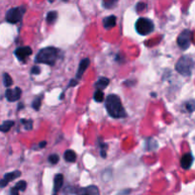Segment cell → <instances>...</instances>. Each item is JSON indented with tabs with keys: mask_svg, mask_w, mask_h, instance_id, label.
<instances>
[{
	"mask_svg": "<svg viewBox=\"0 0 195 195\" xmlns=\"http://www.w3.org/2000/svg\"><path fill=\"white\" fill-rule=\"evenodd\" d=\"M105 107L109 115L114 119L127 117V112L122 105L121 99L116 94H109L105 99Z\"/></svg>",
	"mask_w": 195,
	"mask_h": 195,
	"instance_id": "obj_1",
	"label": "cell"
},
{
	"mask_svg": "<svg viewBox=\"0 0 195 195\" xmlns=\"http://www.w3.org/2000/svg\"><path fill=\"white\" fill-rule=\"evenodd\" d=\"M59 51L54 47H46L41 49L35 56V63L45 64L49 66H54L58 59Z\"/></svg>",
	"mask_w": 195,
	"mask_h": 195,
	"instance_id": "obj_2",
	"label": "cell"
},
{
	"mask_svg": "<svg viewBox=\"0 0 195 195\" xmlns=\"http://www.w3.org/2000/svg\"><path fill=\"white\" fill-rule=\"evenodd\" d=\"M193 68L194 61L190 55H183L178 59L176 65H175V70H176L177 73L186 77L191 75Z\"/></svg>",
	"mask_w": 195,
	"mask_h": 195,
	"instance_id": "obj_3",
	"label": "cell"
},
{
	"mask_svg": "<svg viewBox=\"0 0 195 195\" xmlns=\"http://www.w3.org/2000/svg\"><path fill=\"white\" fill-rule=\"evenodd\" d=\"M135 31L140 35H148L154 31V24L151 19L140 17L135 22Z\"/></svg>",
	"mask_w": 195,
	"mask_h": 195,
	"instance_id": "obj_4",
	"label": "cell"
},
{
	"mask_svg": "<svg viewBox=\"0 0 195 195\" xmlns=\"http://www.w3.org/2000/svg\"><path fill=\"white\" fill-rule=\"evenodd\" d=\"M25 12H26L25 6L10 9L7 12V14H6V21L11 24H17L19 22H22Z\"/></svg>",
	"mask_w": 195,
	"mask_h": 195,
	"instance_id": "obj_5",
	"label": "cell"
},
{
	"mask_svg": "<svg viewBox=\"0 0 195 195\" xmlns=\"http://www.w3.org/2000/svg\"><path fill=\"white\" fill-rule=\"evenodd\" d=\"M191 42H192V31L190 30H184L177 37V45L182 51L187 50Z\"/></svg>",
	"mask_w": 195,
	"mask_h": 195,
	"instance_id": "obj_6",
	"label": "cell"
},
{
	"mask_svg": "<svg viewBox=\"0 0 195 195\" xmlns=\"http://www.w3.org/2000/svg\"><path fill=\"white\" fill-rule=\"evenodd\" d=\"M32 54V50L31 47L24 46V47H18L14 51V55L17 58L18 61L20 62H24L29 56H31Z\"/></svg>",
	"mask_w": 195,
	"mask_h": 195,
	"instance_id": "obj_7",
	"label": "cell"
},
{
	"mask_svg": "<svg viewBox=\"0 0 195 195\" xmlns=\"http://www.w3.org/2000/svg\"><path fill=\"white\" fill-rule=\"evenodd\" d=\"M21 95H22V90L18 87L14 88V90L8 89L5 92V96L9 102L18 101V100L20 99Z\"/></svg>",
	"mask_w": 195,
	"mask_h": 195,
	"instance_id": "obj_8",
	"label": "cell"
},
{
	"mask_svg": "<svg viewBox=\"0 0 195 195\" xmlns=\"http://www.w3.org/2000/svg\"><path fill=\"white\" fill-rule=\"evenodd\" d=\"M20 175H21L20 170H14L12 172H9V173H6L4 175V178L0 180V188L5 187L10 183V182L14 181V180L16 179V178L20 177Z\"/></svg>",
	"mask_w": 195,
	"mask_h": 195,
	"instance_id": "obj_9",
	"label": "cell"
},
{
	"mask_svg": "<svg viewBox=\"0 0 195 195\" xmlns=\"http://www.w3.org/2000/svg\"><path fill=\"white\" fill-rule=\"evenodd\" d=\"M74 193L76 195H100L98 187L94 186V185L86 187L78 188V190L74 191Z\"/></svg>",
	"mask_w": 195,
	"mask_h": 195,
	"instance_id": "obj_10",
	"label": "cell"
},
{
	"mask_svg": "<svg viewBox=\"0 0 195 195\" xmlns=\"http://www.w3.org/2000/svg\"><path fill=\"white\" fill-rule=\"evenodd\" d=\"M90 64V61L89 58H84V59H82L80 61L79 63V66H78V70H77V73H76V80H79L82 78L84 73L87 70V69L89 68Z\"/></svg>",
	"mask_w": 195,
	"mask_h": 195,
	"instance_id": "obj_11",
	"label": "cell"
},
{
	"mask_svg": "<svg viewBox=\"0 0 195 195\" xmlns=\"http://www.w3.org/2000/svg\"><path fill=\"white\" fill-rule=\"evenodd\" d=\"M193 155L190 152H187L185 155H183V157L181 158V167L184 170H190V167L193 164Z\"/></svg>",
	"mask_w": 195,
	"mask_h": 195,
	"instance_id": "obj_12",
	"label": "cell"
},
{
	"mask_svg": "<svg viewBox=\"0 0 195 195\" xmlns=\"http://www.w3.org/2000/svg\"><path fill=\"white\" fill-rule=\"evenodd\" d=\"M116 21L117 18L115 15H109L103 19V26L106 30H109V29L114 28L116 26Z\"/></svg>",
	"mask_w": 195,
	"mask_h": 195,
	"instance_id": "obj_13",
	"label": "cell"
},
{
	"mask_svg": "<svg viewBox=\"0 0 195 195\" xmlns=\"http://www.w3.org/2000/svg\"><path fill=\"white\" fill-rule=\"evenodd\" d=\"M63 183H64V176L63 174L61 173H57L55 174L54 176V181H53V190H54V193L58 192L61 187L63 186Z\"/></svg>",
	"mask_w": 195,
	"mask_h": 195,
	"instance_id": "obj_14",
	"label": "cell"
},
{
	"mask_svg": "<svg viewBox=\"0 0 195 195\" xmlns=\"http://www.w3.org/2000/svg\"><path fill=\"white\" fill-rule=\"evenodd\" d=\"M109 79L108 77H100L98 80L96 81V83H95V88H96V90H105L107 87L109 86Z\"/></svg>",
	"mask_w": 195,
	"mask_h": 195,
	"instance_id": "obj_15",
	"label": "cell"
},
{
	"mask_svg": "<svg viewBox=\"0 0 195 195\" xmlns=\"http://www.w3.org/2000/svg\"><path fill=\"white\" fill-rule=\"evenodd\" d=\"M77 155L75 153V151H73V149H68V151H65L64 153V159L65 161L69 162V163H73V162L76 161Z\"/></svg>",
	"mask_w": 195,
	"mask_h": 195,
	"instance_id": "obj_16",
	"label": "cell"
},
{
	"mask_svg": "<svg viewBox=\"0 0 195 195\" xmlns=\"http://www.w3.org/2000/svg\"><path fill=\"white\" fill-rule=\"evenodd\" d=\"M97 144L99 146L100 148V155L101 157L105 159L107 157V151H108V144H106L105 142H103L101 140V138H98V141H97Z\"/></svg>",
	"mask_w": 195,
	"mask_h": 195,
	"instance_id": "obj_17",
	"label": "cell"
},
{
	"mask_svg": "<svg viewBox=\"0 0 195 195\" xmlns=\"http://www.w3.org/2000/svg\"><path fill=\"white\" fill-rule=\"evenodd\" d=\"M57 17H58V14L56 11H51L49 12L47 14V16H46V21L48 22L49 24L53 25L55 23V21L57 20Z\"/></svg>",
	"mask_w": 195,
	"mask_h": 195,
	"instance_id": "obj_18",
	"label": "cell"
},
{
	"mask_svg": "<svg viewBox=\"0 0 195 195\" xmlns=\"http://www.w3.org/2000/svg\"><path fill=\"white\" fill-rule=\"evenodd\" d=\"M14 125V122L12 121V120L5 121L2 125H0V131L1 132H8Z\"/></svg>",
	"mask_w": 195,
	"mask_h": 195,
	"instance_id": "obj_19",
	"label": "cell"
},
{
	"mask_svg": "<svg viewBox=\"0 0 195 195\" xmlns=\"http://www.w3.org/2000/svg\"><path fill=\"white\" fill-rule=\"evenodd\" d=\"M156 148H158L157 142H156L153 138L149 137L148 139L147 143H146V149H148V151H153Z\"/></svg>",
	"mask_w": 195,
	"mask_h": 195,
	"instance_id": "obj_20",
	"label": "cell"
},
{
	"mask_svg": "<svg viewBox=\"0 0 195 195\" xmlns=\"http://www.w3.org/2000/svg\"><path fill=\"white\" fill-rule=\"evenodd\" d=\"M42 97H43V95L41 94V95L35 97L34 100L32 101L31 107H32V109H35V110L40 109V107H41V104H42Z\"/></svg>",
	"mask_w": 195,
	"mask_h": 195,
	"instance_id": "obj_21",
	"label": "cell"
},
{
	"mask_svg": "<svg viewBox=\"0 0 195 195\" xmlns=\"http://www.w3.org/2000/svg\"><path fill=\"white\" fill-rule=\"evenodd\" d=\"M12 83H14V81H12V78L10 76V74L7 73H3V84H4V86L9 88L12 85Z\"/></svg>",
	"mask_w": 195,
	"mask_h": 195,
	"instance_id": "obj_22",
	"label": "cell"
},
{
	"mask_svg": "<svg viewBox=\"0 0 195 195\" xmlns=\"http://www.w3.org/2000/svg\"><path fill=\"white\" fill-rule=\"evenodd\" d=\"M117 3H118L117 0H105V1H103L102 5L106 9H112L117 5Z\"/></svg>",
	"mask_w": 195,
	"mask_h": 195,
	"instance_id": "obj_23",
	"label": "cell"
},
{
	"mask_svg": "<svg viewBox=\"0 0 195 195\" xmlns=\"http://www.w3.org/2000/svg\"><path fill=\"white\" fill-rule=\"evenodd\" d=\"M93 99L94 101L97 102V103H101L104 101V93L101 90H95L94 92V94H93Z\"/></svg>",
	"mask_w": 195,
	"mask_h": 195,
	"instance_id": "obj_24",
	"label": "cell"
},
{
	"mask_svg": "<svg viewBox=\"0 0 195 195\" xmlns=\"http://www.w3.org/2000/svg\"><path fill=\"white\" fill-rule=\"evenodd\" d=\"M21 124L24 126L25 129H27V131H31L32 129V127H34V124H32V120H27V119H21L20 120Z\"/></svg>",
	"mask_w": 195,
	"mask_h": 195,
	"instance_id": "obj_25",
	"label": "cell"
},
{
	"mask_svg": "<svg viewBox=\"0 0 195 195\" xmlns=\"http://www.w3.org/2000/svg\"><path fill=\"white\" fill-rule=\"evenodd\" d=\"M14 188L17 191H25L26 188H27V183H26V181H19L18 183H16Z\"/></svg>",
	"mask_w": 195,
	"mask_h": 195,
	"instance_id": "obj_26",
	"label": "cell"
},
{
	"mask_svg": "<svg viewBox=\"0 0 195 195\" xmlns=\"http://www.w3.org/2000/svg\"><path fill=\"white\" fill-rule=\"evenodd\" d=\"M194 107H195V102H194L193 99H191V100H190V101H187L186 103V109L188 112H193Z\"/></svg>",
	"mask_w": 195,
	"mask_h": 195,
	"instance_id": "obj_27",
	"label": "cell"
},
{
	"mask_svg": "<svg viewBox=\"0 0 195 195\" xmlns=\"http://www.w3.org/2000/svg\"><path fill=\"white\" fill-rule=\"evenodd\" d=\"M49 162L51 164V165H55L57 164L58 162H59V156H58L57 154H51L50 156H49Z\"/></svg>",
	"mask_w": 195,
	"mask_h": 195,
	"instance_id": "obj_28",
	"label": "cell"
},
{
	"mask_svg": "<svg viewBox=\"0 0 195 195\" xmlns=\"http://www.w3.org/2000/svg\"><path fill=\"white\" fill-rule=\"evenodd\" d=\"M146 8H147V4H146V3H144V2H139L135 6V11L137 12H141L144 11Z\"/></svg>",
	"mask_w": 195,
	"mask_h": 195,
	"instance_id": "obj_29",
	"label": "cell"
},
{
	"mask_svg": "<svg viewBox=\"0 0 195 195\" xmlns=\"http://www.w3.org/2000/svg\"><path fill=\"white\" fill-rule=\"evenodd\" d=\"M40 73H41V70H40V68H39V67L34 66V67L31 68V74H35V75H38V74Z\"/></svg>",
	"mask_w": 195,
	"mask_h": 195,
	"instance_id": "obj_30",
	"label": "cell"
},
{
	"mask_svg": "<svg viewBox=\"0 0 195 195\" xmlns=\"http://www.w3.org/2000/svg\"><path fill=\"white\" fill-rule=\"evenodd\" d=\"M77 84H78V80H76L75 78H74V79H71V80L70 81L69 85H68V87H67V88H71V87H74V86H76Z\"/></svg>",
	"mask_w": 195,
	"mask_h": 195,
	"instance_id": "obj_31",
	"label": "cell"
},
{
	"mask_svg": "<svg viewBox=\"0 0 195 195\" xmlns=\"http://www.w3.org/2000/svg\"><path fill=\"white\" fill-rule=\"evenodd\" d=\"M11 195H19V193L14 187H12L11 188Z\"/></svg>",
	"mask_w": 195,
	"mask_h": 195,
	"instance_id": "obj_32",
	"label": "cell"
},
{
	"mask_svg": "<svg viewBox=\"0 0 195 195\" xmlns=\"http://www.w3.org/2000/svg\"><path fill=\"white\" fill-rule=\"evenodd\" d=\"M46 145H47V142H46V141H43V142H40V143H39V146H38V147L40 148H45V147H46Z\"/></svg>",
	"mask_w": 195,
	"mask_h": 195,
	"instance_id": "obj_33",
	"label": "cell"
},
{
	"mask_svg": "<svg viewBox=\"0 0 195 195\" xmlns=\"http://www.w3.org/2000/svg\"><path fill=\"white\" fill-rule=\"evenodd\" d=\"M23 108H24V104L22 103V102H20V103L18 104V109H17L19 110V109H22Z\"/></svg>",
	"mask_w": 195,
	"mask_h": 195,
	"instance_id": "obj_34",
	"label": "cell"
},
{
	"mask_svg": "<svg viewBox=\"0 0 195 195\" xmlns=\"http://www.w3.org/2000/svg\"><path fill=\"white\" fill-rule=\"evenodd\" d=\"M63 98H64V93H62V94H61V95H60V99L62 100Z\"/></svg>",
	"mask_w": 195,
	"mask_h": 195,
	"instance_id": "obj_35",
	"label": "cell"
},
{
	"mask_svg": "<svg viewBox=\"0 0 195 195\" xmlns=\"http://www.w3.org/2000/svg\"><path fill=\"white\" fill-rule=\"evenodd\" d=\"M151 96H153V97H155V96H156V94H155V93H151Z\"/></svg>",
	"mask_w": 195,
	"mask_h": 195,
	"instance_id": "obj_36",
	"label": "cell"
},
{
	"mask_svg": "<svg viewBox=\"0 0 195 195\" xmlns=\"http://www.w3.org/2000/svg\"><path fill=\"white\" fill-rule=\"evenodd\" d=\"M53 195H56V193H54V194H53Z\"/></svg>",
	"mask_w": 195,
	"mask_h": 195,
	"instance_id": "obj_37",
	"label": "cell"
}]
</instances>
